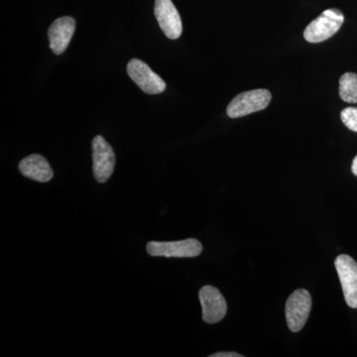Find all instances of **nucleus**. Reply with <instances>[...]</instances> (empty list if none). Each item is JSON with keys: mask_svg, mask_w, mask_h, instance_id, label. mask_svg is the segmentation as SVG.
Segmentation results:
<instances>
[{"mask_svg": "<svg viewBox=\"0 0 357 357\" xmlns=\"http://www.w3.org/2000/svg\"><path fill=\"white\" fill-rule=\"evenodd\" d=\"M199 302L203 309V319L208 324H217L227 314V301L218 289L204 286L199 290Z\"/></svg>", "mask_w": 357, "mask_h": 357, "instance_id": "6e6552de", "label": "nucleus"}, {"mask_svg": "<svg viewBox=\"0 0 357 357\" xmlns=\"http://www.w3.org/2000/svg\"><path fill=\"white\" fill-rule=\"evenodd\" d=\"M340 119L347 128L357 132V107H347L342 110Z\"/></svg>", "mask_w": 357, "mask_h": 357, "instance_id": "ddd939ff", "label": "nucleus"}, {"mask_svg": "<svg viewBox=\"0 0 357 357\" xmlns=\"http://www.w3.org/2000/svg\"><path fill=\"white\" fill-rule=\"evenodd\" d=\"M344 13L337 8L326 9L307 26L304 38L310 43H321L330 39L344 24Z\"/></svg>", "mask_w": 357, "mask_h": 357, "instance_id": "f257e3e1", "label": "nucleus"}, {"mask_svg": "<svg viewBox=\"0 0 357 357\" xmlns=\"http://www.w3.org/2000/svg\"><path fill=\"white\" fill-rule=\"evenodd\" d=\"M20 170L26 178L40 183L49 182L54 176L50 164L39 154H32L23 159L20 163Z\"/></svg>", "mask_w": 357, "mask_h": 357, "instance_id": "9b49d317", "label": "nucleus"}, {"mask_svg": "<svg viewBox=\"0 0 357 357\" xmlns=\"http://www.w3.org/2000/svg\"><path fill=\"white\" fill-rule=\"evenodd\" d=\"M345 302L352 309H357V263L349 255L337 256L335 261Z\"/></svg>", "mask_w": 357, "mask_h": 357, "instance_id": "423d86ee", "label": "nucleus"}, {"mask_svg": "<svg viewBox=\"0 0 357 357\" xmlns=\"http://www.w3.org/2000/svg\"><path fill=\"white\" fill-rule=\"evenodd\" d=\"M76 30V22L70 16L58 18L49 28L48 37L51 50L56 55L64 53L69 46L73 35Z\"/></svg>", "mask_w": 357, "mask_h": 357, "instance_id": "9d476101", "label": "nucleus"}, {"mask_svg": "<svg viewBox=\"0 0 357 357\" xmlns=\"http://www.w3.org/2000/svg\"><path fill=\"white\" fill-rule=\"evenodd\" d=\"M271 102V93L264 89L244 91L236 96L227 107V115L231 119L246 116L266 109Z\"/></svg>", "mask_w": 357, "mask_h": 357, "instance_id": "f03ea898", "label": "nucleus"}, {"mask_svg": "<svg viewBox=\"0 0 357 357\" xmlns=\"http://www.w3.org/2000/svg\"><path fill=\"white\" fill-rule=\"evenodd\" d=\"M351 171L357 177V156L354 159V162H352Z\"/></svg>", "mask_w": 357, "mask_h": 357, "instance_id": "2eb2a0df", "label": "nucleus"}, {"mask_svg": "<svg viewBox=\"0 0 357 357\" xmlns=\"http://www.w3.org/2000/svg\"><path fill=\"white\" fill-rule=\"evenodd\" d=\"M128 73L134 83L148 95H158L165 91V82L143 61L132 59L128 63Z\"/></svg>", "mask_w": 357, "mask_h": 357, "instance_id": "39448f33", "label": "nucleus"}, {"mask_svg": "<svg viewBox=\"0 0 357 357\" xmlns=\"http://www.w3.org/2000/svg\"><path fill=\"white\" fill-rule=\"evenodd\" d=\"M243 354H236V352H218L213 354L211 357H243Z\"/></svg>", "mask_w": 357, "mask_h": 357, "instance_id": "4468645a", "label": "nucleus"}, {"mask_svg": "<svg viewBox=\"0 0 357 357\" xmlns=\"http://www.w3.org/2000/svg\"><path fill=\"white\" fill-rule=\"evenodd\" d=\"M148 255L151 256H163V257H196L203 251V245L195 238L184 239V241H150L146 246Z\"/></svg>", "mask_w": 357, "mask_h": 357, "instance_id": "20e7f679", "label": "nucleus"}, {"mask_svg": "<svg viewBox=\"0 0 357 357\" xmlns=\"http://www.w3.org/2000/svg\"><path fill=\"white\" fill-rule=\"evenodd\" d=\"M312 309L311 294L299 289L288 298L286 303V319L288 328L294 333L300 332L306 325Z\"/></svg>", "mask_w": 357, "mask_h": 357, "instance_id": "7ed1b4c3", "label": "nucleus"}, {"mask_svg": "<svg viewBox=\"0 0 357 357\" xmlns=\"http://www.w3.org/2000/svg\"><path fill=\"white\" fill-rule=\"evenodd\" d=\"M340 96L345 102H357V74L345 73L340 79Z\"/></svg>", "mask_w": 357, "mask_h": 357, "instance_id": "f8f14e48", "label": "nucleus"}, {"mask_svg": "<svg viewBox=\"0 0 357 357\" xmlns=\"http://www.w3.org/2000/svg\"><path fill=\"white\" fill-rule=\"evenodd\" d=\"M154 13L160 28L169 39L176 40L183 31L182 20L172 0H156Z\"/></svg>", "mask_w": 357, "mask_h": 357, "instance_id": "1a4fd4ad", "label": "nucleus"}, {"mask_svg": "<svg viewBox=\"0 0 357 357\" xmlns=\"http://www.w3.org/2000/svg\"><path fill=\"white\" fill-rule=\"evenodd\" d=\"M93 175L98 183H105L114 173L115 154L114 149L102 136H96L93 141Z\"/></svg>", "mask_w": 357, "mask_h": 357, "instance_id": "0eeeda50", "label": "nucleus"}]
</instances>
